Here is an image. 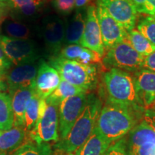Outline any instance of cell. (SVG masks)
<instances>
[{
	"instance_id": "cell-8",
	"label": "cell",
	"mask_w": 155,
	"mask_h": 155,
	"mask_svg": "<svg viewBox=\"0 0 155 155\" xmlns=\"http://www.w3.org/2000/svg\"><path fill=\"white\" fill-rule=\"evenodd\" d=\"M88 94L83 93L69 97L59 106V140L67 137L87 104ZM58 140V141H59Z\"/></svg>"
},
{
	"instance_id": "cell-36",
	"label": "cell",
	"mask_w": 155,
	"mask_h": 155,
	"mask_svg": "<svg viewBox=\"0 0 155 155\" xmlns=\"http://www.w3.org/2000/svg\"><path fill=\"white\" fill-rule=\"evenodd\" d=\"M133 5L135 6L138 13L144 14L145 12V7H146L147 0H130Z\"/></svg>"
},
{
	"instance_id": "cell-2",
	"label": "cell",
	"mask_w": 155,
	"mask_h": 155,
	"mask_svg": "<svg viewBox=\"0 0 155 155\" xmlns=\"http://www.w3.org/2000/svg\"><path fill=\"white\" fill-rule=\"evenodd\" d=\"M102 106L101 101L98 96L94 94L88 95L84 110L67 137L57 141L54 147L55 151L65 154H73L80 148L91 135Z\"/></svg>"
},
{
	"instance_id": "cell-19",
	"label": "cell",
	"mask_w": 155,
	"mask_h": 155,
	"mask_svg": "<svg viewBox=\"0 0 155 155\" xmlns=\"http://www.w3.org/2000/svg\"><path fill=\"white\" fill-rule=\"evenodd\" d=\"M86 23V16L78 11L65 25L64 43L68 45H79L82 40Z\"/></svg>"
},
{
	"instance_id": "cell-7",
	"label": "cell",
	"mask_w": 155,
	"mask_h": 155,
	"mask_svg": "<svg viewBox=\"0 0 155 155\" xmlns=\"http://www.w3.org/2000/svg\"><path fill=\"white\" fill-rule=\"evenodd\" d=\"M47 103L44 114L38 121L32 130L30 131V137L32 141L40 144L49 141L59 140V106Z\"/></svg>"
},
{
	"instance_id": "cell-5",
	"label": "cell",
	"mask_w": 155,
	"mask_h": 155,
	"mask_svg": "<svg viewBox=\"0 0 155 155\" xmlns=\"http://www.w3.org/2000/svg\"><path fill=\"white\" fill-rule=\"evenodd\" d=\"M144 57L137 53L127 41L116 45L106 52L102 62L108 69L116 68L136 73L143 68Z\"/></svg>"
},
{
	"instance_id": "cell-15",
	"label": "cell",
	"mask_w": 155,
	"mask_h": 155,
	"mask_svg": "<svg viewBox=\"0 0 155 155\" xmlns=\"http://www.w3.org/2000/svg\"><path fill=\"white\" fill-rule=\"evenodd\" d=\"M61 77L50 64L40 62L35 80V91L40 98L46 99L59 86Z\"/></svg>"
},
{
	"instance_id": "cell-28",
	"label": "cell",
	"mask_w": 155,
	"mask_h": 155,
	"mask_svg": "<svg viewBox=\"0 0 155 155\" xmlns=\"http://www.w3.org/2000/svg\"><path fill=\"white\" fill-rule=\"evenodd\" d=\"M137 30L155 45V17L147 16L139 21Z\"/></svg>"
},
{
	"instance_id": "cell-17",
	"label": "cell",
	"mask_w": 155,
	"mask_h": 155,
	"mask_svg": "<svg viewBox=\"0 0 155 155\" xmlns=\"http://www.w3.org/2000/svg\"><path fill=\"white\" fill-rule=\"evenodd\" d=\"M58 56L85 64H94L101 60L98 54L79 45H68L62 48Z\"/></svg>"
},
{
	"instance_id": "cell-24",
	"label": "cell",
	"mask_w": 155,
	"mask_h": 155,
	"mask_svg": "<svg viewBox=\"0 0 155 155\" xmlns=\"http://www.w3.org/2000/svg\"><path fill=\"white\" fill-rule=\"evenodd\" d=\"M15 116L11 96L7 93L0 94V131H7L14 127Z\"/></svg>"
},
{
	"instance_id": "cell-37",
	"label": "cell",
	"mask_w": 155,
	"mask_h": 155,
	"mask_svg": "<svg viewBox=\"0 0 155 155\" xmlns=\"http://www.w3.org/2000/svg\"><path fill=\"white\" fill-rule=\"evenodd\" d=\"M5 74L6 72H2V71H0V94L2 93H5L8 87H7V81H6L5 78Z\"/></svg>"
},
{
	"instance_id": "cell-26",
	"label": "cell",
	"mask_w": 155,
	"mask_h": 155,
	"mask_svg": "<svg viewBox=\"0 0 155 155\" xmlns=\"http://www.w3.org/2000/svg\"><path fill=\"white\" fill-rule=\"evenodd\" d=\"M12 155H53V150L48 143H27L17 148Z\"/></svg>"
},
{
	"instance_id": "cell-18",
	"label": "cell",
	"mask_w": 155,
	"mask_h": 155,
	"mask_svg": "<svg viewBox=\"0 0 155 155\" xmlns=\"http://www.w3.org/2000/svg\"><path fill=\"white\" fill-rule=\"evenodd\" d=\"M27 131L24 127H13L7 131H0V152L7 154L22 146Z\"/></svg>"
},
{
	"instance_id": "cell-33",
	"label": "cell",
	"mask_w": 155,
	"mask_h": 155,
	"mask_svg": "<svg viewBox=\"0 0 155 155\" xmlns=\"http://www.w3.org/2000/svg\"><path fill=\"white\" fill-rule=\"evenodd\" d=\"M143 119L150 126L155 132V111L154 110H145L143 115Z\"/></svg>"
},
{
	"instance_id": "cell-4",
	"label": "cell",
	"mask_w": 155,
	"mask_h": 155,
	"mask_svg": "<svg viewBox=\"0 0 155 155\" xmlns=\"http://www.w3.org/2000/svg\"><path fill=\"white\" fill-rule=\"evenodd\" d=\"M49 64L59 73L61 78L87 91L96 88L98 71L96 64H85L57 56L50 60Z\"/></svg>"
},
{
	"instance_id": "cell-35",
	"label": "cell",
	"mask_w": 155,
	"mask_h": 155,
	"mask_svg": "<svg viewBox=\"0 0 155 155\" xmlns=\"http://www.w3.org/2000/svg\"><path fill=\"white\" fill-rule=\"evenodd\" d=\"M144 15L155 17V0H147Z\"/></svg>"
},
{
	"instance_id": "cell-11",
	"label": "cell",
	"mask_w": 155,
	"mask_h": 155,
	"mask_svg": "<svg viewBox=\"0 0 155 155\" xmlns=\"http://www.w3.org/2000/svg\"><path fill=\"white\" fill-rule=\"evenodd\" d=\"M80 45L94 51L101 58L106 53L97 17L96 7L94 5H90L87 8L84 32Z\"/></svg>"
},
{
	"instance_id": "cell-39",
	"label": "cell",
	"mask_w": 155,
	"mask_h": 155,
	"mask_svg": "<svg viewBox=\"0 0 155 155\" xmlns=\"http://www.w3.org/2000/svg\"><path fill=\"white\" fill-rule=\"evenodd\" d=\"M0 10H9L7 0H0Z\"/></svg>"
},
{
	"instance_id": "cell-12",
	"label": "cell",
	"mask_w": 155,
	"mask_h": 155,
	"mask_svg": "<svg viewBox=\"0 0 155 155\" xmlns=\"http://www.w3.org/2000/svg\"><path fill=\"white\" fill-rule=\"evenodd\" d=\"M39 64L32 63L16 65L6 72L5 78L10 96L18 89H35Z\"/></svg>"
},
{
	"instance_id": "cell-27",
	"label": "cell",
	"mask_w": 155,
	"mask_h": 155,
	"mask_svg": "<svg viewBox=\"0 0 155 155\" xmlns=\"http://www.w3.org/2000/svg\"><path fill=\"white\" fill-rule=\"evenodd\" d=\"M45 4V0H32L30 2L12 11L14 18L29 19L34 17L41 10Z\"/></svg>"
},
{
	"instance_id": "cell-10",
	"label": "cell",
	"mask_w": 155,
	"mask_h": 155,
	"mask_svg": "<svg viewBox=\"0 0 155 155\" xmlns=\"http://www.w3.org/2000/svg\"><path fill=\"white\" fill-rule=\"evenodd\" d=\"M96 13L106 52L116 45L126 41L128 32L111 17L104 7L97 5Z\"/></svg>"
},
{
	"instance_id": "cell-3",
	"label": "cell",
	"mask_w": 155,
	"mask_h": 155,
	"mask_svg": "<svg viewBox=\"0 0 155 155\" xmlns=\"http://www.w3.org/2000/svg\"><path fill=\"white\" fill-rule=\"evenodd\" d=\"M107 101L114 104L141 108L136 91L133 75L121 70L112 68L103 75Z\"/></svg>"
},
{
	"instance_id": "cell-38",
	"label": "cell",
	"mask_w": 155,
	"mask_h": 155,
	"mask_svg": "<svg viewBox=\"0 0 155 155\" xmlns=\"http://www.w3.org/2000/svg\"><path fill=\"white\" fill-rule=\"evenodd\" d=\"M75 4V7L78 9L83 8V7H86L91 2V0H74Z\"/></svg>"
},
{
	"instance_id": "cell-25",
	"label": "cell",
	"mask_w": 155,
	"mask_h": 155,
	"mask_svg": "<svg viewBox=\"0 0 155 155\" xmlns=\"http://www.w3.org/2000/svg\"><path fill=\"white\" fill-rule=\"evenodd\" d=\"M126 41L130 45L137 53L144 58L147 57L155 51V45L151 43L137 29H134L128 32Z\"/></svg>"
},
{
	"instance_id": "cell-13",
	"label": "cell",
	"mask_w": 155,
	"mask_h": 155,
	"mask_svg": "<svg viewBox=\"0 0 155 155\" xmlns=\"http://www.w3.org/2000/svg\"><path fill=\"white\" fill-rule=\"evenodd\" d=\"M65 23L56 16L45 17L42 22L41 34L46 48L51 53H59L64 43Z\"/></svg>"
},
{
	"instance_id": "cell-22",
	"label": "cell",
	"mask_w": 155,
	"mask_h": 155,
	"mask_svg": "<svg viewBox=\"0 0 155 155\" xmlns=\"http://www.w3.org/2000/svg\"><path fill=\"white\" fill-rule=\"evenodd\" d=\"M1 28L4 36L13 39L28 40L30 37L31 32L27 25L17 20L13 17L4 18Z\"/></svg>"
},
{
	"instance_id": "cell-21",
	"label": "cell",
	"mask_w": 155,
	"mask_h": 155,
	"mask_svg": "<svg viewBox=\"0 0 155 155\" xmlns=\"http://www.w3.org/2000/svg\"><path fill=\"white\" fill-rule=\"evenodd\" d=\"M110 144L104 139L98 130L94 131L86 142L75 151V155H104Z\"/></svg>"
},
{
	"instance_id": "cell-29",
	"label": "cell",
	"mask_w": 155,
	"mask_h": 155,
	"mask_svg": "<svg viewBox=\"0 0 155 155\" xmlns=\"http://www.w3.org/2000/svg\"><path fill=\"white\" fill-rule=\"evenodd\" d=\"M129 155H155V144L145 143V144L127 146Z\"/></svg>"
},
{
	"instance_id": "cell-40",
	"label": "cell",
	"mask_w": 155,
	"mask_h": 155,
	"mask_svg": "<svg viewBox=\"0 0 155 155\" xmlns=\"http://www.w3.org/2000/svg\"><path fill=\"white\" fill-rule=\"evenodd\" d=\"M7 11H5V10H0V21L3 20L4 18L5 17L6 13H7Z\"/></svg>"
},
{
	"instance_id": "cell-6",
	"label": "cell",
	"mask_w": 155,
	"mask_h": 155,
	"mask_svg": "<svg viewBox=\"0 0 155 155\" xmlns=\"http://www.w3.org/2000/svg\"><path fill=\"white\" fill-rule=\"evenodd\" d=\"M0 44L6 56L15 65L35 63L40 58L36 44L30 39H13L0 35Z\"/></svg>"
},
{
	"instance_id": "cell-14",
	"label": "cell",
	"mask_w": 155,
	"mask_h": 155,
	"mask_svg": "<svg viewBox=\"0 0 155 155\" xmlns=\"http://www.w3.org/2000/svg\"><path fill=\"white\" fill-rule=\"evenodd\" d=\"M134 81L139 104L144 110L155 108V72L141 69L134 73Z\"/></svg>"
},
{
	"instance_id": "cell-42",
	"label": "cell",
	"mask_w": 155,
	"mask_h": 155,
	"mask_svg": "<svg viewBox=\"0 0 155 155\" xmlns=\"http://www.w3.org/2000/svg\"><path fill=\"white\" fill-rule=\"evenodd\" d=\"M0 155H6V154H5V153H1V152H0Z\"/></svg>"
},
{
	"instance_id": "cell-20",
	"label": "cell",
	"mask_w": 155,
	"mask_h": 155,
	"mask_svg": "<svg viewBox=\"0 0 155 155\" xmlns=\"http://www.w3.org/2000/svg\"><path fill=\"white\" fill-rule=\"evenodd\" d=\"M46 100L35 94L27 106L25 116V128L28 131L33 129L37 121L42 116L45 110Z\"/></svg>"
},
{
	"instance_id": "cell-9",
	"label": "cell",
	"mask_w": 155,
	"mask_h": 155,
	"mask_svg": "<svg viewBox=\"0 0 155 155\" xmlns=\"http://www.w3.org/2000/svg\"><path fill=\"white\" fill-rule=\"evenodd\" d=\"M97 5L104 7L128 32L134 29L138 12L130 0H97Z\"/></svg>"
},
{
	"instance_id": "cell-32",
	"label": "cell",
	"mask_w": 155,
	"mask_h": 155,
	"mask_svg": "<svg viewBox=\"0 0 155 155\" xmlns=\"http://www.w3.org/2000/svg\"><path fill=\"white\" fill-rule=\"evenodd\" d=\"M12 65V63L6 56L1 44H0V71L7 72L8 70L10 69Z\"/></svg>"
},
{
	"instance_id": "cell-1",
	"label": "cell",
	"mask_w": 155,
	"mask_h": 155,
	"mask_svg": "<svg viewBox=\"0 0 155 155\" xmlns=\"http://www.w3.org/2000/svg\"><path fill=\"white\" fill-rule=\"evenodd\" d=\"M145 110L106 102L101 110L96 129L110 144L128 134L139 123Z\"/></svg>"
},
{
	"instance_id": "cell-31",
	"label": "cell",
	"mask_w": 155,
	"mask_h": 155,
	"mask_svg": "<svg viewBox=\"0 0 155 155\" xmlns=\"http://www.w3.org/2000/svg\"><path fill=\"white\" fill-rule=\"evenodd\" d=\"M53 6L58 12L62 15H68L74 10V0H53Z\"/></svg>"
},
{
	"instance_id": "cell-23",
	"label": "cell",
	"mask_w": 155,
	"mask_h": 155,
	"mask_svg": "<svg viewBox=\"0 0 155 155\" xmlns=\"http://www.w3.org/2000/svg\"><path fill=\"white\" fill-rule=\"evenodd\" d=\"M88 93L86 90L81 87L71 84L61 78L59 86L53 94L46 98V101L48 103L60 106L61 102L69 97L75 96V95Z\"/></svg>"
},
{
	"instance_id": "cell-16",
	"label": "cell",
	"mask_w": 155,
	"mask_h": 155,
	"mask_svg": "<svg viewBox=\"0 0 155 155\" xmlns=\"http://www.w3.org/2000/svg\"><path fill=\"white\" fill-rule=\"evenodd\" d=\"M34 88H21L17 90L11 96L12 105L14 112V127H25V116L27 106L33 95Z\"/></svg>"
},
{
	"instance_id": "cell-30",
	"label": "cell",
	"mask_w": 155,
	"mask_h": 155,
	"mask_svg": "<svg viewBox=\"0 0 155 155\" xmlns=\"http://www.w3.org/2000/svg\"><path fill=\"white\" fill-rule=\"evenodd\" d=\"M104 155H129L127 139L122 138L120 140L109 145Z\"/></svg>"
},
{
	"instance_id": "cell-34",
	"label": "cell",
	"mask_w": 155,
	"mask_h": 155,
	"mask_svg": "<svg viewBox=\"0 0 155 155\" xmlns=\"http://www.w3.org/2000/svg\"><path fill=\"white\" fill-rule=\"evenodd\" d=\"M143 68L155 72V51L147 57L144 58Z\"/></svg>"
},
{
	"instance_id": "cell-41",
	"label": "cell",
	"mask_w": 155,
	"mask_h": 155,
	"mask_svg": "<svg viewBox=\"0 0 155 155\" xmlns=\"http://www.w3.org/2000/svg\"><path fill=\"white\" fill-rule=\"evenodd\" d=\"M53 155H75L74 154H65V153H62L58 152V151H55V154Z\"/></svg>"
}]
</instances>
